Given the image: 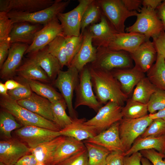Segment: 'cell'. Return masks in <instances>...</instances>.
I'll return each mask as SVG.
<instances>
[{"instance_id":"obj_43","label":"cell","mask_w":165,"mask_h":165,"mask_svg":"<svg viewBox=\"0 0 165 165\" xmlns=\"http://www.w3.org/2000/svg\"><path fill=\"white\" fill-rule=\"evenodd\" d=\"M13 24L7 13L0 11V41L9 37Z\"/></svg>"},{"instance_id":"obj_42","label":"cell","mask_w":165,"mask_h":165,"mask_svg":"<svg viewBox=\"0 0 165 165\" xmlns=\"http://www.w3.org/2000/svg\"><path fill=\"white\" fill-rule=\"evenodd\" d=\"M165 134V121L157 118L153 119L144 133L140 136L144 138L149 136H158Z\"/></svg>"},{"instance_id":"obj_8","label":"cell","mask_w":165,"mask_h":165,"mask_svg":"<svg viewBox=\"0 0 165 165\" xmlns=\"http://www.w3.org/2000/svg\"><path fill=\"white\" fill-rule=\"evenodd\" d=\"M103 14L119 33L125 32V23L128 18L136 16V11H130L122 0H97Z\"/></svg>"},{"instance_id":"obj_7","label":"cell","mask_w":165,"mask_h":165,"mask_svg":"<svg viewBox=\"0 0 165 165\" xmlns=\"http://www.w3.org/2000/svg\"><path fill=\"white\" fill-rule=\"evenodd\" d=\"M89 66L86 65L79 72L78 83L75 90L74 108L85 105L98 112L102 107L94 94Z\"/></svg>"},{"instance_id":"obj_40","label":"cell","mask_w":165,"mask_h":165,"mask_svg":"<svg viewBox=\"0 0 165 165\" xmlns=\"http://www.w3.org/2000/svg\"><path fill=\"white\" fill-rule=\"evenodd\" d=\"M83 34L79 36H65V48L69 67L71 63L79 51L83 41Z\"/></svg>"},{"instance_id":"obj_39","label":"cell","mask_w":165,"mask_h":165,"mask_svg":"<svg viewBox=\"0 0 165 165\" xmlns=\"http://www.w3.org/2000/svg\"><path fill=\"white\" fill-rule=\"evenodd\" d=\"M148 112L147 104L134 101L131 98L128 99L124 107H122L123 118L135 119L145 116Z\"/></svg>"},{"instance_id":"obj_20","label":"cell","mask_w":165,"mask_h":165,"mask_svg":"<svg viewBox=\"0 0 165 165\" xmlns=\"http://www.w3.org/2000/svg\"><path fill=\"white\" fill-rule=\"evenodd\" d=\"M130 54L135 63L134 67L144 73L151 68L156 60L157 55L152 42L149 40L146 41Z\"/></svg>"},{"instance_id":"obj_37","label":"cell","mask_w":165,"mask_h":165,"mask_svg":"<svg viewBox=\"0 0 165 165\" xmlns=\"http://www.w3.org/2000/svg\"><path fill=\"white\" fill-rule=\"evenodd\" d=\"M32 91L37 94L46 98L51 103L64 99L60 93L46 84L36 80L27 81Z\"/></svg>"},{"instance_id":"obj_53","label":"cell","mask_w":165,"mask_h":165,"mask_svg":"<svg viewBox=\"0 0 165 165\" xmlns=\"http://www.w3.org/2000/svg\"><path fill=\"white\" fill-rule=\"evenodd\" d=\"M155 10L158 17L163 24L165 31V0L163 1Z\"/></svg>"},{"instance_id":"obj_12","label":"cell","mask_w":165,"mask_h":165,"mask_svg":"<svg viewBox=\"0 0 165 165\" xmlns=\"http://www.w3.org/2000/svg\"><path fill=\"white\" fill-rule=\"evenodd\" d=\"M93 0H79L78 5L66 13H59L57 17L65 36H79L81 34V23L83 14Z\"/></svg>"},{"instance_id":"obj_16","label":"cell","mask_w":165,"mask_h":165,"mask_svg":"<svg viewBox=\"0 0 165 165\" xmlns=\"http://www.w3.org/2000/svg\"><path fill=\"white\" fill-rule=\"evenodd\" d=\"M52 0H0V11L32 13L51 6Z\"/></svg>"},{"instance_id":"obj_19","label":"cell","mask_w":165,"mask_h":165,"mask_svg":"<svg viewBox=\"0 0 165 165\" xmlns=\"http://www.w3.org/2000/svg\"><path fill=\"white\" fill-rule=\"evenodd\" d=\"M146 41L145 36L134 32L118 33L107 47L116 50H123L131 53Z\"/></svg>"},{"instance_id":"obj_21","label":"cell","mask_w":165,"mask_h":165,"mask_svg":"<svg viewBox=\"0 0 165 165\" xmlns=\"http://www.w3.org/2000/svg\"><path fill=\"white\" fill-rule=\"evenodd\" d=\"M87 28L93 35V44L96 48L107 47L115 35L119 33L103 14L99 23Z\"/></svg>"},{"instance_id":"obj_52","label":"cell","mask_w":165,"mask_h":165,"mask_svg":"<svg viewBox=\"0 0 165 165\" xmlns=\"http://www.w3.org/2000/svg\"><path fill=\"white\" fill-rule=\"evenodd\" d=\"M37 163L34 156L31 153L23 157L13 165H37Z\"/></svg>"},{"instance_id":"obj_11","label":"cell","mask_w":165,"mask_h":165,"mask_svg":"<svg viewBox=\"0 0 165 165\" xmlns=\"http://www.w3.org/2000/svg\"><path fill=\"white\" fill-rule=\"evenodd\" d=\"M122 107L115 102L109 101L99 110L94 117L84 123L95 127L98 134L123 119Z\"/></svg>"},{"instance_id":"obj_33","label":"cell","mask_w":165,"mask_h":165,"mask_svg":"<svg viewBox=\"0 0 165 165\" xmlns=\"http://www.w3.org/2000/svg\"><path fill=\"white\" fill-rule=\"evenodd\" d=\"M67 107L64 99L51 103L53 122L60 130L71 124L73 121V119L66 113Z\"/></svg>"},{"instance_id":"obj_47","label":"cell","mask_w":165,"mask_h":165,"mask_svg":"<svg viewBox=\"0 0 165 165\" xmlns=\"http://www.w3.org/2000/svg\"><path fill=\"white\" fill-rule=\"evenodd\" d=\"M152 41L157 54L163 56L165 59V31L161 32L157 36L153 38Z\"/></svg>"},{"instance_id":"obj_23","label":"cell","mask_w":165,"mask_h":165,"mask_svg":"<svg viewBox=\"0 0 165 165\" xmlns=\"http://www.w3.org/2000/svg\"><path fill=\"white\" fill-rule=\"evenodd\" d=\"M43 26L40 24L27 22L14 23L9 34L11 43H22L30 45L37 33Z\"/></svg>"},{"instance_id":"obj_57","label":"cell","mask_w":165,"mask_h":165,"mask_svg":"<svg viewBox=\"0 0 165 165\" xmlns=\"http://www.w3.org/2000/svg\"><path fill=\"white\" fill-rule=\"evenodd\" d=\"M8 90L6 87L5 84L2 82H0V93L2 96H8Z\"/></svg>"},{"instance_id":"obj_49","label":"cell","mask_w":165,"mask_h":165,"mask_svg":"<svg viewBox=\"0 0 165 165\" xmlns=\"http://www.w3.org/2000/svg\"><path fill=\"white\" fill-rule=\"evenodd\" d=\"M11 43L9 37L0 41V68L3 65L8 55Z\"/></svg>"},{"instance_id":"obj_13","label":"cell","mask_w":165,"mask_h":165,"mask_svg":"<svg viewBox=\"0 0 165 165\" xmlns=\"http://www.w3.org/2000/svg\"><path fill=\"white\" fill-rule=\"evenodd\" d=\"M31 149L15 137L0 141V162L13 165L22 157L31 153Z\"/></svg>"},{"instance_id":"obj_14","label":"cell","mask_w":165,"mask_h":165,"mask_svg":"<svg viewBox=\"0 0 165 165\" xmlns=\"http://www.w3.org/2000/svg\"><path fill=\"white\" fill-rule=\"evenodd\" d=\"M62 35L63 28L57 17L44 26L37 33L25 54L31 53L44 48L57 37Z\"/></svg>"},{"instance_id":"obj_28","label":"cell","mask_w":165,"mask_h":165,"mask_svg":"<svg viewBox=\"0 0 165 165\" xmlns=\"http://www.w3.org/2000/svg\"><path fill=\"white\" fill-rule=\"evenodd\" d=\"M150 149L165 154V134L158 136L139 137L130 148L124 153V155L129 156L142 150Z\"/></svg>"},{"instance_id":"obj_1","label":"cell","mask_w":165,"mask_h":165,"mask_svg":"<svg viewBox=\"0 0 165 165\" xmlns=\"http://www.w3.org/2000/svg\"><path fill=\"white\" fill-rule=\"evenodd\" d=\"M89 67L93 90L98 101L102 105L112 101L122 106L128 96L111 72Z\"/></svg>"},{"instance_id":"obj_36","label":"cell","mask_w":165,"mask_h":165,"mask_svg":"<svg viewBox=\"0 0 165 165\" xmlns=\"http://www.w3.org/2000/svg\"><path fill=\"white\" fill-rule=\"evenodd\" d=\"M87 151V165H105L106 158L111 152L101 146L88 142H84Z\"/></svg>"},{"instance_id":"obj_55","label":"cell","mask_w":165,"mask_h":165,"mask_svg":"<svg viewBox=\"0 0 165 165\" xmlns=\"http://www.w3.org/2000/svg\"><path fill=\"white\" fill-rule=\"evenodd\" d=\"M8 90H11L16 89L22 85V84L14 80L10 79L7 80L5 83Z\"/></svg>"},{"instance_id":"obj_2","label":"cell","mask_w":165,"mask_h":165,"mask_svg":"<svg viewBox=\"0 0 165 165\" xmlns=\"http://www.w3.org/2000/svg\"><path fill=\"white\" fill-rule=\"evenodd\" d=\"M0 105L1 107L12 114L23 126H35L59 131L60 129L54 123L47 120L21 106L16 101L8 95L2 96Z\"/></svg>"},{"instance_id":"obj_41","label":"cell","mask_w":165,"mask_h":165,"mask_svg":"<svg viewBox=\"0 0 165 165\" xmlns=\"http://www.w3.org/2000/svg\"><path fill=\"white\" fill-rule=\"evenodd\" d=\"M148 112L152 114L165 108V91L157 89L147 104Z\"/></svg>"},{"instance_id":"obj_48","label":"cell","mask_w":165,"mask_h":165,"mask_svg":"<svg viewBox=\"0 0 165 165\" xmlns=\"http://www.w3.org/2000/svg\"><path fill=\"white\" fill-rule=\"evenodd\" d=\"M124 152L120 151H113L108 156L105 165H124Z\"/></svg>"},{"instance_id":"obj_60","label":"cell","mask_w":165,"mask_h":165,"mask_svg":"<svg viewBox=\"0 0 165 165\" xmlns=\"http://www.w3.org/2000/svg\"></svg>"},{"instance_id":"obj_44","label":"cell","mask_w":165,"mask_h":165,"mask_svg":"<svg viewBox=\"0 0 165 165\" xmlns=\"http://www.w3.org/2000/svg\"><path fill=\"white\" fill-rule=\"evenodd\" d=\"M30 86L27 81L20 86L14 89L8 90V96L12 99L18 101L29 97L32 93Z\"/></svg>"},{"instance_id":"obj_32","label":"cell","mask_w":165,"mask_h":165,"mask_svg":"<svg viewBox=\"0 0 165 165\" xmlns=\"http://www.w3.org/2000/svg\"><path fill=\"white\" fill-rule=\"evenodd\" d=\"M157 89L147 77H145L136 86L131 99L134 101L147 104L152 95Z\"/></svg>"},{"instance_id":"obj_22","label":"cell","mask_w":165,"mask_h":165,"mask_svg":"<svg viewBox=\"0 0 165 165\" xmlns=\"http://www.w3.org/2000/svg\"><path fill=\"white\" fill-rule=\"evenodd\" d=\"M28 55L29 58L44 70L50 80L55 79L62 68L58 60L48 51L47 46Z\"/></svg>"},{"instance_id":"obj_54","label":"cell","mask_w":165,"mask_h":165,"mask_svg":"<svg viewBox=\"0 0 165 165\" xmlns=\"http://www.w3.org/2000/svg\"><path fill=\"white\" fill-rule=\"evenodd\" d=\"M163 1L162 0H142V5L143 7H148L155 10L161 4Z\"/></svg>"},{"instance_id":"obj_15","label":"cell","mask_w":165,"mask_h":165,"mask_svg":"<svg viewBox=\"0 0 165 165\" xmlns=\"http://www.w3.org/2000/svg\"><path fill=\"white\" fill-rule=\"evenodd\" d=\"M119 122L115 123L108 129L95 137L85 140L84 142L101 146L110 152L120 151L125 152L126 150L119 136Z\"/></svg>"},{"instance_id":"obj_38","label":"cell","mask_w":165,"mask_h":165,"mask_svg":"<svg viewBox=\"0 0 165 165\" xmlns=\"http://www.w3.org/2000/svg\"><path fill=\"white\" fill-rule=\"evenodd\" d=\"M65 41V36L61 35L57 37L47 46L48 51L58 60L62 68L65 66H68Z\"/></svg>"},{"instance_id":"obj_9","label":"cell","mask_w":165,"mask_h":165,"mask_svg":"<svg viewBox=\"0 0 165 165\" xmlns=\"http://www.w3.org/2000/svg\"><path fill=\"white\" fill-rule=\"evenodd\" d=\"M152 120L148 115L135 119L123 118L119 122V136L126 152L130 148L135 141L144 133Z\"/></svg>"},{"instance_id":"obj_35","label":"cell","mask_w":165,"mask_h":165,"mask_svg":"<svg viewBox=\"0 0 165 165\" xmlns=\"http://www.w3.org/2000/svg\"><path fill=\"white\" fill-rule=\"evenodd\" d=\"M22 127L10 113L4 109L0 111V132L4 139L13 137L11 135L12 131Z\"/></svg>"},{"instance_id":"obj_50","label":"cell","mask_w":165,"mask_h":165,"mask_svg":"<svg viewBox=\"0 0 165 165\" xmlns=\"http://www.w3.org/2000/svg\"><path fill=\"white\" fill-rule=\"evenodd\" d=\"M142 156L139 152L129 156H125L124 158V165H141V160Z\"/></svg>"},{"instance_id":"obj_18","label":"cell","mask_w":165,"mask_h":165,"mask_svg":"<svg viewBox=\"0 0 165 165\" xmlns=\"http://www.w3.org/2000/svg\"><path fill=\"white\" fill-rule=\"evenodd\" d=\"M29 46L28 44L22 43L11 44L7 57L0 68L1 78H9L16 73Z\"/></svg>"},{"instance_id":"obj_45","label":"cell","mask_w":165,"mask_h":165,"mask_svg":"<svg viewBox=\"0 0 165 165\" xmlns=\"http://www.w3.org/2000/svg\"><path fill=\"white\" fill-rule=\"evenodd\" d=\"M88 155L86 148L56 165H87Z\"/></svg>"},{"instance_id":"obj_58","label":"cell","mask_w":165,"mask_h":165,"mask_svg":"<svg viewBox=\"0 0 165 165\" xmlns=\"http://www.w3.org/2000/svg\"><path fill=\"white\" fill-rule=\"evenodd\" d=\"M141 162L142 165H152L148 159L143 156L141 159Z\"/></svg>"},{"instance_id":"obj_17","label":"cell","mask_w":165,"mask_h":165,"mask_svg":"<svg viewBox=\"0 0 165 165\" xmlns=\"http://www.w3.org/2000/svg\"><path fill=\"white\" fill-rule=\"evenodd\" d=\"M82 34L81 46L70 65L75 67L79 72L87 64L91 63L95 60L97 52V48L92 43L93 35L88 28Z\"/></svg>"},{"instance_id":"obj_3","label":"cell","mask_w":165,"mask_h":165,"mask_svg":"<svg viewBox=\"0 0 165 165\" xmlns=\"http://www.w3.org/2000/svg\"><path fill=\"white\" fill-rule=\"evenodd\" d=\"M97 49L96 58L91 63L90 67L110 71L116 69L133 68V60L129 53L105 47H97Z\"/></svg>"},{"instance_id":"obj_30","label":"cell","mask_w":165,"mask_h":165,"mask_svg":"<svg viewBox=\"0 0 165 165\" xmlns=\"http://www.w3.org/2000/svg\"><path fill=\"white\" fill-rule=\"evenodd\" d=\"M16 72L27 81L39 80L48 82L50 80L44 70L29 58L20 66Z\"/></svg>"},{"instance_id":"obj_31","label":"cell","mask_w":165,"mask_h":165,"mask_svg":"<svg viewBox=\"0 0 165 165\" xmlns=\"http://www.w3.org/2000/svg\"><path fill=\"white\" fill-rule=\"evenodd\" d=\"M157 55L155 63L147 72V77L157 89L165 91V59Z\"/></svg>"},{"instance_id":"obj_6","label":"cell","mask_w":165,"mask_h":165,"mask_svg":"<svg viewBox=\"0 0 165 165\" xmlns=\"http://www.w3.org/2000/svg\"><path fill=\"white\" fill-rule=\"evenodd\" d=\"M79 72L70 66L67 70H61L54 82L67 105L70 116L73 119L77 118V115L72 105L73 93L78 83Z\"/></svg>"},{"instance_id":"obj_4","label":"cell","mask_w":165,"mask_h":165,"mask_svg":"<svg viewBox=\"0 0 165 165\" xmlns=\"http://www.w3.org/2000/svg\"><path fill=\"white\" fill-rule=\"evenodd\" d=\"M70 2V0H55L50 7L32 13L11 12L7 14L14 24L27 22L39 24L43 26L57 17L58 14L63 13Z\"/></svg>"},{"instance_id":"obj_51","label":"cell","mask_w":165,"mask_h":165,"mask_svg":"<svg viewBox=\"0 0 165 165\" xmlns=\"http://www.w3.org/2000/svg\"><path fill=\"white\" fill-rule=\"evenodd\" d=\"M126 9L130 11H139L141 6L142 5L141 0H122Z\"/></svg>"},{"instance_id":"obj_26","label":"cell","mask_w":165,"mask_h":165,"mask_svg":"<svg viewBox=\"0 0 165 165\" xmlns=\"http://www.w3.org/2000/svg\"><path fill=\"white\" fill-rule=\"evenodd\" d=\"M86 148L81 141L69 137L57 147L53 154L50 165H56L71 156Z\"/></svg>"},{"instance_id":"obj_34","label":"cell","mask_w":165,"mask_h":165,"mask_svg":"<svg viewBox=\"0 0 165 165\" xmlns=\"http://www.w3.org/2000/svg\"><path fill=\"white\" fill-rule=\"evenodd\" d=\"M103 14L97 0H93L83 14L81 26V33L91 25L100 22Z\"/></svg>"},{"instance_id":"obj_46","label":"cell","mask_w":165,"mask_h":165,"mask_svg":"<svg viewBox=\"0 0 165 165\" xmlns=\"http://www.w3.org/2000/svg\"><path fill=\"white\" fill-rule=\"evenodd\" d=\"M139 152L153 165H165V154L153 149L143 150Z\"/></svg>"},{"instance_id":"obj_29","label":"cell","mask_w":165,"mask_h":165,"mask_svg":"<svg viewBox=\"0 0 165 165\" xmlns=\"http://www.w3.org/2000/svg\"><path fill=\"white\" fill-rule=\"evenodd\" d=\"M61 135L31 149V154L37 161V165H50L51 157L58 146L65 138Z\"/></svg>"},{"instance_id":"obj_5","label":"cell","mask_w":165,"mask_h":165,"mask_svg":"<svg viewBox=\"0 0 165 165\" xmlns=\"http://www.w3.org/2000/svg\"><path fill=\"white\" fill-rule=\"evenodd\" d=\"M139 12L136 21L126 28L127 32H134L144 35L147 41L151 37L153 38L157 36L164 30L163 24L155 10L143 6Z\"/></svg>"},{"instance_id":"obj_24","label":"cell","mask_w":165,"mask_h":165,"mask_svg":"<svg viewBox=\"0 0 165 165\" xmlns=\"http://www.w3.org/2000/svg\"><path fill=\"white\" fill-rule=\"evenodd\" d=\"M16 101L21 106L53 122L51 102L47 99L32 92L29 97Z\"/></svg>"},{"instance_id":"obj_27","label":"cell","mask_w":165,"mask_h":165,"mask_svg":"<svg viewBox=\"0 0 165 165\" xmlns=\"http://www.w3.org/2000/svg\"><path fill=\"white\" fill-rule=\"evenodd\" d=\"M85 118L73 119L72 123L59 131L61 135L71 137L79 141L92 138L98 134L95 127L85 124Z\"/></svg>"},{"instance_id":"obj_56","label":"cell","mask_w":165,"mask_h":165,"mask_svg":"<svg viewBox=\"0 0 165 165\" xmlns=\"http://www.w3.org/2000/svg\"><path fill=\"white\" fill-rule=\"evenodd\" d=\"M149 117L152 119L160 118L165 121V108L158 111L157 112L148 114Z\"/></svg>"},{"instance_id":"obj_59","label":"cell","mask_w":165,"mask_h":165,"mask_svg":"<svg viewBox=\"0 0 165 165\" xmlns=\"http://www.w3.org/2000/svg\"><path fill=\"white\" fill-rule=\"evenodd\" d=\"M0 165H6L4 163L1 162H0Z\"/></svg>"},{"instance_id":"obj_25","label":"cell","mask_w":165,"mask_h":165,"mask_svg":"<svg viewBox=\"0 0 165 165\" xmlns=\"http://www.w3.org/2000/svg\"><path fill=\"white\" fill-rule=\"evenodd\" d=\"M111 71L127 95L131 93L138 82L145 77L144 73L134 66L130 68L115 69Z\"/></svg>"},{"instance_id":"obj_10","label":"cell","mask_w":165,"mask_h":165,"mask_svg":"<svg viewBox=\"0 0 165 165\" xmlns=\"http://www.w3.org/2000/svg\"><path fill=\"white\" fill-rule=\"evenodd\" d=\"M15 138L31 149L61 136L60 132L35 126H25L15 130Z\"/></svg>"}]
</instances>
